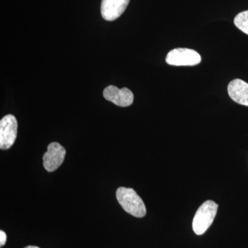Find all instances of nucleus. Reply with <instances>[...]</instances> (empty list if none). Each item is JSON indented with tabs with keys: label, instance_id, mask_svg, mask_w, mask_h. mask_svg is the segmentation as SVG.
<instances>
[{
	"label": "nucleus",
	"instance_id": "obj_1",
	"mask_svg": "<svg viewBox=\"0 0 248 248\" xmlns=\"http://www.w3.org/2000/svg\"><path fill=\"white\" fill-rule=\"evenodd\" d=\"M116 197L121 206L126 213L138 218H142L146 215L144 202L133 188L119 187L116 192Z\"/></svg>",
	"mask_w": 248,
	"mask_h": 248
},
{
	"label": "nucleus",
	"instance_id": "obj_2",
	"mask_svg": "<svg viewBox=\"0 0 248 248\" xmlns=\"http://www.w3.org/2000/svg\"><path fill=\"white\" fill-rule=\"evenodd\" d=\"M218 205L211 200L206 201L197 210L192 221V229L197 235H202L213 224Z\"/></svg>",
	"mask_w": 248,
	"mask_h": 248
},
{
	"label": "nucleus",
	"instance_id": "obj_3",
	"mask_svg": "<svg viewBox=\"0 0 248 248\" xmlns=\"http://www.w3.org/2000/svg\"><path fill=\"white\" fill-rule=\"evenodd\" d=\"M166 62L172 66H195L201 63L202 57L192 49L178 48L168 53Z\"/></svg>",
	"mask_w": 248,
	"mask_h": 248
},
{
	"label": "nucleus",
	"instance_id": "obj_4",
	"mask_svg": "<svg viewBox=\"0 0 248 248\" xmlns=\"http://www.w3.org/2000/svg\"><path fill=\"white\" fill-rule=\"evenodd\" d=\"M17 121L13 115L4 116L0 121V148L9 149L14 144L17 135Z\"/></svg>",
	"mask_w": 248,
	"mask_h": 248
},
{
	"label": "nucleus",
	"instance_id": "obj_5",
	"mask_svg": "<svg viewBox=\"0 0 248 248\" xmlns=\"http://www.w3.org/2000/svg\"><path fill=\"white\" fill-rule=\"evenodd\" d=\"M66 150L58 142L48 145L46 153L43 156V165L48 172H54L64 161Z\"/></svg>",
	"mask_w": 248,
	"mask_h": 248
},
{
	"label": "nucleus",
	"instance_id": "obj_6",
	"mask_svg": "<svg viewBox=\"0 0 248 248\" xmlns=\"http://www.w3.org/2000/svg\"><path fill=\"white\" fill-rule=\"evenodd\" d=\"M103 95L107 100L120 107H128L134 101L133 93L127 88L120 89L117 86H109L104 90Z\"/></svg>",
	"mask_w": 248,
	"mask_h": 248
},
{
	"label": "nucleus",
	"instance_id": "obj_7",
	"mask_svg": "<svg viewBox=\"0 0 248 248\" xmlns=\"http://www.w3.org/2000/svg\"><path fill=\"white\" fill-rule=\"evenodd\" d=\"M130 0H102L101 14L107 21H114L126 9Z\"/></svg>",
	"mask_w": 248,
	"mask_h": 248
},
{
	"label": "nucleus",
	"instance_id": "obj_8",
	"mask_svg": "<svg viewBox=\"0 0 248 248\" xmlns=\"http://www.w3.org/2000/svg\"><path fill=\"white\" fill-rule=\"evenodd\" d=\"M230 97L234 102L248 107V84L242 79H235L228 86Z\"/></svg>",
	"mask_w": 248,
	"mask_h": 248
},
{
	"label": "nucleus",
	"instance_id": "obj_9",
	"mask_svg": "<svg viewBox=\"0 0 248 248\" xmlns=\"http://www.w3.org/2000/svg\"><path fill=\"white\" fill-rule=\"evenodd\" d=\"M235 26L248 35V11L240 13L234 19Z\"/></svg>",
	"mask_w": 248,
	"mask_h": 248
},
{
	"label": "nucleus",
	"instance_id": "obj_10",
	"mask_svg": "<svg viewBox=\"0 0 248 248\" xmlns=\"http://www.w3.org/2000/svg\"><path fill=\"white\" fill-rule=\"evenodd\" d=\"M6 239H7V236H6V233L2 231H0V246L1 247L4 246L6 244Z\"/></svg>",
	"mask_w": 248,
	"mask_h": 248
},
{
	"label": "nucleus",
	"instance_id": "obj_11",
	"mask_svg": "<svg viewBox=\"0 0 248 248\" xmlns=\"http://www.w3.org/2000/svg\"><path fill=\"white\" fill-rule=\"evenodd\" d=\"M24 248H40L36 247V246H27V247H26Z\"/></svg>",
	"mask_w": 248,
	"mask_h": 248
}]
</instances>
